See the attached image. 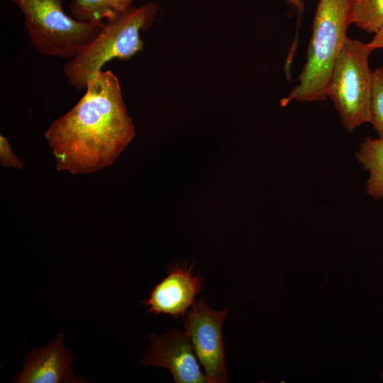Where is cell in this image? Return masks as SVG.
<instances>
[{"instance_id": "obj_2", "label": "cell", "mask_w": 383, "mask_h": 383, "mask_svg": "<svg viewBox=\"0 0 383 383\" xmlns=\"http://www.w3.org/2000/svg\"><path fill=\"white\" fill-rule=\"evenodd\" d=\"M352 23L351 0H319L312 26L306 62L298 84L280 105L290 102H314L327 99V87L332 67Z\"/></svg>"}, {"instance_id": "obj_13", "label": "cell", "mask_w": 383, "mask_h": 383, "mask_svg": "<svg viewBox=\"0 0 383 383\" xmlns=\"http://www.w3.org/2000/svg\"><path fill=\"white\" fill-rule=\"evenodd\" d=\"M370 123L378 134L379 138L383 140V67L373 71Z\"/></svg>"}, {"instance_id": "obj_16", "label": "cell", "mask_w": 383, "mask_h": 383, "mask_svg": "<svg viewBox=\"0 0 383 383\" xmlns=\"http://www.w3.org/2000/svg\"><path fill=\"white\" fill-rule=\"evenodd\" d=\"M287 3L294 7L300 15H302L304 8L303 0H287Z\"/></svg>"}, {"instance_id": "obj_6", "label": "cell", "mask_w": 383, "mask_h": 383, "mask_svg": "<svg viewBox=\"0 0 383 383\" xmlns=\"http://www.w3.org/2000/svg\"><path fill=\"white\" fill-rule=\"evenodd\" d=\"M228 313L227 309H213L201 297L183 318L184 333L204 368L208 383L228 382L222 336V324Z\"/></svg>"}, {"instance_id": "obj_8", "label": "cell", "mask_w": 383, "mask_h": 383, "mask_svg": "<svg viewBox=\"0 0 383 383\" xmlns=\"http://www.w3.org/2000/svg\"><path fill=\"white\" fill-rule=\"evenodd\" d=\"M193 265L175 263L168 267V275L155 286L148 299L142 302L147 313L184 318L195 303V296L203 288L204 277L193 274Z\"/></svg>"}, {"instance_id": "obj_17", "label": "cell", "mask_w": 383, "mask_h": 383, "mask_svg": "<svg viewBox=\"0 0 383 383\" xmlns=\"http://www.w3.org/2000/svg\"><path fill=\"white\" fill-rule=\"evenodd\" d=\"M379 377L382 380H383V372H380Z\"/></svg>"}, {"instance_id": "obj_11", "label": "cell", "mask_w": 383, "mask_h": 383, "mask_svg": "<svg viewBox=\"0 0 383 383\" xmlns=\"http://www.w3.org/2000/svg\"><path fill=\"white\" fill-rule=\"evenodd\" d=\"M133 0H71L73 18L81 21H105L130 9Z\"/></svg>"}, {"instance_id": "obj_9", "label": "cell", "mask_w": 383, "mask_h": 383, "mask_svg": "<svg viewBox=\"0 0 383 383\" xmlns=\"http://www.w3.org/2000/svg\"><path fill=\"white\" fill-rule=\"evenodd\" d=\"M73 354L64 345L62 333L58 334L45 347L29 352L22 370L13 378L19 383L84 382L76 377L71 365Z\"/></svg>"}, {"instance_id": "obj_14", "label": "cell", "mask_w": 383, "mask_h": 383, "mask_svg": "<svg viewBox=\"0 0 383 383\" xmlns=\"http://www.w3.org/2000/svg\"><path fill=\"white\" fill-rule=\"evenodd\" d=\"M0 161L4 167L16 169H21L24 165L12 151L8 139L2 135H0Z\"/></svg>"}, {"instance_id": "obj_4", "label": "cell", "mask_w": 383, "mask_h": 383, "mask_svg": "<svg viewBox=\"0 0 383 383\" xmlns=\"http://www.w3.org/2000/svg\"><path fill=\"white\" fill-rule=\"evenodd\" d=\"M24 16L35 48L49 57L71 59L102 29L105 21H81L69 16L62 0H11Z\"/></svg>"}, {"instance_id": "obj_10", "label": "cell", "mask_w": 383, "mask_h": 383, "mask_svg": "<svg viewBox=\"0 0 383 383\" xmlns=\"http://www.w3.org/2000/svg\"><path fill=\"white\" fill-rule=\"evenodd\" d=\"M355 157L369 172L366 193L374 199L383 198V140L366 137L360 143Z\"/></svg>"}, {"instance_id": "obj_5", "label": "cell", "mask_w": 383, "mask_h": 383, "mask_svg": "<svg viewBox=\"0 0 383 383\" xmlns=\"http://www.w3.org/2000/svg\"><path fill=\"white\" fill-rule=\"evenodd\" d=\"M372 51L368 43L348 37L332 67L327 98L333 101L349 133L370 123L373 71L369 57Z\"/></svg>"}, {"instance_id": "obj_3", "label": "cell", "mask_w": 383, "mask_h": 383, "mask_svg": "<svg viewBox=\"0 0 383 383\" xmlns=\"http://www.w3.org/2000/svg\"><path fill=\"white\" fill-rule=\"evenodd\" d=\"M160 8L154 2L133 7L107 20L96 37L64 65L70 85L85 89L87 82L113 59L128 60L143 48L141 32L149 29Z\"/></svg>"}, {"instance_id": "obj_7", "label": "cell", "mask_w": 383, "mask_h": 383, "mask_svg": "<svg viewBox=\"0 0 383 383\" xmlns=\"http://www.w3.org/2000/svg\"><path fill=\"white\" fill-rule=\"evenodd\" d=\"M150 345L140 362L169 370L175 383H208L201 370L189 338L177 328L150 336Z\"/></svg>"}, {"instance_id": "obj_1", "label": "cell", "mask_w": 383, "mask_h": 383, "mask_svg": "<svg viewBox=\"0 0 383 383\" xmlns=\"http://www.w3.org/2000/svg\"><path fill=\"white\" fill-rule=\"evenodd\" d=\"M85 89L79 101L45 133L57 170L73 174L110 166L135 135L118 78L112 71L99 72Z\"/></svg>"}, {"instance_id": "obj_15", "label": "cell", "mask_w": 383, "mask_h": 383, "mask_svg": "<svg viewBox=\"0 0 383 383\" xmlns=\"http://www.w3.org/2000/svg\"><path fill=\"white\" fill-rule=\"evenodd\" d=\"M369 45L373 49H383V26L382 27L374 34V37L370 42L368 43Z\"/></svg>"}, {"instance_id": "obj_12", "label": "cell", "mask_w": 383, "mask_h": 383, "mask_svg": "<svg viewBox=\"0 0 383 383\" xmlns=\"http://www.w3.org/2000/svg\"><path fill=\"white\" fill-rule=\"evenodd\" d=\"M352 23L368 33L383 26V0H351Z\"/></svg>"}]
</instances>
